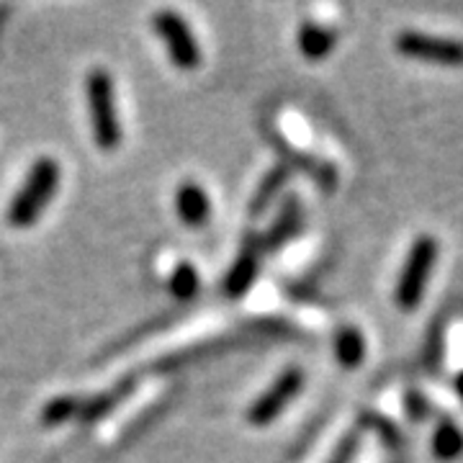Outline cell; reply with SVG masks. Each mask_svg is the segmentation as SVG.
Masks as SVG:
<instances>
[{
    "label": "cell",
    "instance_id": "8",
    "mask_svg": "<svg viewBox=\"0 0 463 463\" xmlns=\"http://www.w3.org/2000/svg\"><path fill=\"white\" fill-rule=\"evenodd\" d=\"M332 350H335V361L353 371L365 361V337L364 332L353 325L337 327L335 337H332Z\"/></svg>",
    "mask_w": 463,
    "mask_h": 463
},
{
    "label": "cell",
    "instance_id": "2",
    "mask_svg": "<svg viewBox=\"0 0 463 463\" xmlns=\"http://www.w3.org/2000/svg\"><path fill=\"white\" fill-rule=\"evenodd\" d=\"M85 100L90 114L93 139L103 152H116L121 145V121L116 109V88L106 70H90L85 78Z\"/></svg>",
    "mask_w": 463,
    "mask_h": 463
},
{
    "label": "cell",
    "instance_id": "13",
    "mask_svg": "<svg viewBox=\"0 0 463 463\" xmlns=\"http://www.w3.org/2000/svg\"><path fill=\"white\" fill-rule=\"evenodd\" d=\"M286 181H288V167H273V170L263 178V183L258 185V191H255V196H252V203H250V214H263L265 209L273 203V199L281 194V188L286 185Z\"/></svg>",
    "mask_w": 463,
    "mask_h": 463
},
{
    "label": "cell",
    "instance_id": "15",
    "mask_svg": "<svg viewBox=\"0 0 463 463\" xmlns=\"http://www.w3.org/2000/svg\"><path fill=\"white\" fill-rule=\"evenodd\" d=\"M199 273H196V268L191 263L178 265V268L173 270V276H170V283H167L170 294L175 298H181V301H188V298L196 297V294H199Z\"/></svg>",
    "mask_w": 463,
    "mask_h": 463
},
{
    "label": "cell",
    "instance_id": "12",
    "mask_svg": "<svg viewBox=\"0 0 463 463\" xmlns=\"http://www.w3.org/2000/svg\"><path fill=\"white\" fill-rule=\"evenodd\" d=\"M298 50L307 60H325L335 50V33L319 24H304L298 29Z\"/></svg>",
    "mask_w": 463,
    "mask_h": 463
},
{
    "label": "cell",
    "instance_id": "11",
    "mask_svg": "<svg viewBox=\"0 0 463 463\" xmlns=\"http://www.w3.org/2000/svg\"><path fill=\"white\" fill-rule=\"evenodd\" d=\"M463 453V432L461 428L450 420V417H443L435 428V435H432V456L438 461L450 463L456 461Z\"/></svg>",
    "mask_w": 463,
    "mask_h": 463
},
{
    "label": "cell",
    "instance_id": "14",
    "mask_svg": "<svg viewBox=\"0 0 463 463\" xmlns=\"http://www.w3.org/2000/svg\"><path fill=\"white\" fill-rule=\"evenodd\" d=\"M127 394H129V383H121V386L114 389V392H106V394L90 399V402H83L80 420H83V422H96V420H100L103 414L114 412L116 404H121V402L127 399Z\"/></svg>",
    "mask_w": 463,
    "mask_h": 463
},
{
    "label": "cell",
    "instance_id": "21",
    "mask_svg": "<svg viewBox=\"0 0 463 463\" xmlns=\"http://www.w3.org/2000/svg\"><path fill=\"white\" fill-rule=\"evenodd\" d=\"M456 392H458V397H461L463 402V371L456 376Z\"/></svg>",
    "mask_w": 463,
    "mask_h": 463
},
{
    "label": "cell",
    "instance_id": "1",
    "mask_svg": "<svg viewBox=\"0 0 463 463\" xmlns=\"http://www.w3.org/2000/svg\"><path fill=\"white\" fill-rule=\"evenodd\" d=\"M60 178H62V173H60V163L54 157L36 160L21 185V191L8 206V222L18 230L32 227L33 222L44 214L47 203L54 199L57 188H60Z\"/></svg>",
    "mask_w": 463,
    "mask_h": 463
},
{
    "label": "cell",
    "instance_id": "7",
    "mask_svg": "<svg viewBox=\"0 0 463 463\" xmlns=\"http://www.w3.org/2000/svg\"><path fill=\"white\" fill-rule=\"evenodd\" d=\"M175 209H178L183 224L196 230V227H203L209 214H212V201H209L206 191L201 188L199 183L185 181L175 194Z\"/></svg>",
    "mask_w": 463,
    "mask_h": 463
},
{
    "label": "cell",
    "instance_id": "17",
    "mask_svg": "<svg viewBox=\"0 0 463 463\" xmlns=\"http://www.w3.org/2000/svg\"><path fill=\"white\" fill-rule=\"evenodd\" d=\"M364 422L379 435L386 448H392V450L404 448V435L397 430V425H394L392 420H386V417H381V414H368Z\"/></svg>",
    "mask_w": 463,
    "mask_h": 463
},
{
    "label": "cell",
    "instance_id": "10",
    "mask_svg": "<svg viewBox=\"0 0 463 463\" xmlns=\"http://www.w3.org/2000/svg\"><path fill=\"white\" fill-rule=\"evenodd\" d=\"M298 227H301V201L291 196V199H286V203L281 206V212H279V219L273 222V227L268 232L265 248H281L283 242H288V240L297 234Z\"/></svg>",
    "mask_w": 463,
    "mask_h": 463
},
{
    "label": "cell",
    "instance_id": "20",
    "mask_svg": "<svg viewBox=\"0 0 463 463\" xmlns=\"http://www.w3.org/2000/svg\"><path fill=\"white\" fill-rule=\"evenodd\" d=\"M355 450H358V432H350V435L343 438V443L337 446L330 463H350L355 458Z\"/></svg>",
    "mask_w": 463,
    "mask_h": 463
},
{
    "label": "cell",
    "instance_id": "5",
    "mask_svg": "<svg viewBox=\"0 0 463 463\" xmlns=\"http://www.w3.org/2000/svg\"><path fill=\"white\" fill-rule=\"evenodd\" d=\"M155 32L163 36L165 50L170 54V62L178 70H196L201 65V47L196 42V36L191 33L188 24L178 16L175 11H160L157 16L152 18Z\"/></svg>",
    "mask_w": 463,
    "mask_h": 463
},
{
    "label": "cell",
    "instance_id": "4",
    "mask_svg": "<svg viewBox=\"0 0 463 463\" xmlns=\"http://www.w3.org/2000/svg\"><path fill=\"white\" fill-rule=\"evenodd\" d=\"M394 50L410 60L432 62L440 67H463V42L432 36L422 32H402L394 39Z\"/></svg>",
    "mask_w": 463,
    "mask_h": 463
},
{
    "label": "cell",
    "instance_id": "16",
    "mask_svg": "<svg viewBox=\"0 0 463 463\" xmlns=\"http://www.w3.org/2000/svg\"><path fill=\"white\" fill-rule=\"evenodd\" d=\"M83 410V399L78 397H54L44 404L42 410V422L44 425H62L67 420H72L75 414Z\"/></svg>",
    "mask_w": 463,
    "mask_h": 463
},
{
    "label": "cell",
    "instance_id": "9",
    "mask_svg": "<svg viewBox=\"0 0 463 463\" xmlns=\"http://www.w3.org/2000/svg\"><path fill=\"white\" fill-rule=\"evenodd\" d=\"M258 270H260V255L255 252L252 248H248L240 258L237 263L230 270L227 281H224V291L230 298H240L245 297L250 291V286L255 283L258 279Z\"/></svg>",
    "mask_w": 463,
    "mask_h": 463
},
{
    "label": "cell",
    "instance_id": "18",
    "mask_svg": "<svg viewBox=\"0 0 463 463\" xmlns=\"http://www.w3.org/2000/svg\"><path fill=\"white\" fill-rule=\"evenodd\" d=\"M443 347H446V330L440 325H435L428 332V340H425V361L428 365H438L443 358Z\"/></svg>",
    "mask_w": 463,
    "mask_h": 463
},
{
    "label": "cell",
    "instance_id": "6",
    "mask_svg": "<svg viewBox=\"0 0 463 463\" xmlns=\"http://www.w3.org/2000/svg\"><path fill=\"white\" fill-rule=\"evenodd\" d=\"M301 389H304V371L297 368V365L286 368L281 376L268 386V392H265L263 397L255 399L250 404L248 422L250 425H258V428L270 425L288 407V402L298 397Z\"/></svg>",
    "mask_w": 463,
    "mask_h": 463
},
{
    "label": "cell",
    "instance_id": "3",
    "mask_svg": "<svg viewBox=\"0 0 463 463\" xmlns=\"http://www.w3.org/2000/svg\"><path fill=\"white\" fill-rule=\"evenodd\" d=\"M438 260V242L430 234H422L414 240L410 248V255L402 265V273L397 279L394 288V301L402 312H414L420 307V301L425 298V288L432 276V268Z\"/></svg>",
    "mask_w": 463,
    "mask_h": 463
},
{
    "label": "cell",
    "instance_id": "19",
    "mask_svg": "<svg viewBox=\"0 0 463 463\" xmlns=\"http://www.w3.org/2000/svg\"><path fill=\"white\" fill-rule=\"evenodd\" d=\"M404 410L410 414V420L414 422H422V420H428L430 417V402L422 397L420 392H407L404 394Z\"/></svg>",
    "mask_w": 463,
    "mask_h": 463
}]
</instances>
